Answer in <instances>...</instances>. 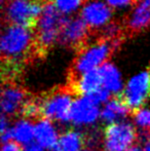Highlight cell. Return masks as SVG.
<instances>
[{"label":"cell","mask_w":150,"mask_h":151,"mask_svg":"<svg viewBox=\"0 0 150 151\" xmlns=\"http://www.w3.org/2000/svg\"><path fill=\"white\" fill-rule=\"evenodd\" d=\"M23 151H45L42 146H40L37 142H31L24 146Z\"/></svg>","instance_id":"cell-24"},{"label":"cell","mask_w":150,"mask_h":151,"mask_svg":"<svg viewBox=\"0 0 150 151\" xmlns=\"http://www.w3.org/2000/svg\"><path fill=\"white\" fill-rule=\"evenodd\" d=\"M126 151H142V148H140L139 146L134 145V146H132V147H131L130 149L126 150Z\"/></svg>","instance_id":"cell-27"},{"label":"cell","mask_w":150,"mask_h":151,"mask_svg":"<svg viewBox=\"0 0 150 151\" xmlns=\"http://www.w3.org/2000/svg\"><path fill=\"white\" fill-rule=\"evenodd\" d=\"M0 48L4 65L19 66L35 48L34 29L8 24L2 32Z\"/></svg>","instance_id":"cell-1"},{"label":"cell","mask_w":150,"mask_h":151,"mask_svg":"<svg viewBox=\"0 0 150 151\" xmlns=\"http://www.w3.org/2000/svg\"><path fill=\"white\" fill-rule=\"evenodd\" d=\"M134 125L143 134H150V108L142 107L134 114Z\"/></svg>","instance_id":"cell-18"},{"label":"cell","mask_w":150,"mask_h":151,"mask_svg":"<svg viewBox=\"0 0 150 151\" xmlns=\"http://www.w3.org/2000/svg\"><path fill=\"white\" fill-rule=\"evenodd\" d=\"M84 139L80 132L69 129L60 138L58 148L62 151H81L83 149Z\"/></svg>","instance_id":"cell-17"},{"label":"cell","mask_w":150,"mask_h":151,"mask_svg":"<svg viewBox=\"0 0 150 151\" xmlns=\"http://www.w3.org/2000/svg\"><path fill=\"white\" fill-rule=\"evenodd\" d=\"M50 1L52 2V4L61 14L66 16L75 12L84 3L85 0H50Z\"/></svg>","instance_id":"cell-19"},{"label":"cell","mask_w":150,"mask_h":151,"mask_svg":"<svg viewBox=\"0 0 150 151\" xmlns=\"http://www.w3.org/2000/svg\"><path fill=\"white\" fill-rule=\"evenodd\" d=\"M110 95L111 93H109L108 91L105 90L104 88H99L98 91H94V93H92L90 95H88V96H90L97 104L100 105V104L107 103V102L110 100Z\"/></svg>","instance_id":"cell-21"},{"label":"cell","mask_w":150,"mask_h":151,"mask_svg":"<svg viewBox=\"0 0 150 151\" xmlns=\"http://www.w3.org/2000/svg\"><path fill=\"white\" fill-rule=\"evenodd\" d=\"M81 151H94L93 149H90V148H83Z\"/></svg>","instance_id":"cell-28"},{"label":"cell","mask_w":150,"mask_h":151,"mask_svg":"<svg viewBox=\"0 0 150 151\" xmlns=\"http://www.w3.org/2000/svg\"><path fill=\"white\" fill-rule=\"evenodd\" d=\"M52 151H62V150H60V149H59V148H58V147H57V148H56V149H54V150H52Z\"/></svg>","instance_id":"cell-29"},{"label":"cell","mask_w":150,"mask_h":151,"mask_svg":"<svg viewBox=\"0 0 150 151\" xmlns=\"http://www.w3.org/2000/svg\"><path fill=\"white\" fill-rule=\"evenodd\" d=\"M45 3V0H7L6 21L10 25H19L35 30Z\"/></svg>","instance_id":"cell-3"},{"label":"cell","mask_w":150,"mask_h":151,"mask_svg":"<svg viewBox=\"0 0 150 151\" xmlns=\"http://www.w3.org/2000/svg\"><path fill=\"white\" fill-rule=\"evenodd\" d=\"M121 38L113 40L101 38L90 45L85 44L79 50L77 57L73 62L71 71L73 81L86 72L98 69L99 66L103 65L113 50L118 47Z\"/></svg>","instance_id":"cell-2"},{"label":"cell","mask_w":150,"mask_h":151,"mask_svg":"<svg viewBox=\"0 0 150 151\" xmlns=\"http://www.w3.org/2000/svg\"><path fill=\"white\" fill-rule=\"evenodd\" d=\"M26 102V95L22 88L14 86H7L3 88L1 95L2 114L6 116L14 115L22 111Z\"/></svg>","instance_id":"cell-11"},{"label":"cell","mask_w":150,"mask_h":151,"mask_svg":"<svg viewBox=\"0 0 150 151\" xmlns=\"http://www.w3.org/2000/svg\"><path fill=\"white\" fill-rule=\"evenodd\" d=\"M142 151H150V139H148L145 142L144 146L142 148Z\"/></svg>","instance_id":"cell-26"},{"label":"cell","mask_w":150,"mask_h":151,"mask_svg":"<svg viewBox=\"0 0 150 151\" xmlns=\"http://www.w3.org/2000/svg\"><path fill=\"white\" fill-rule=\"evenodd\" d=\"M1 151H23L21 145L14 141H7L2 144Z\"/></svg>","instance_id":"cell-23"},{"label":"cell","mask_w":150,"mask_h":151,"mask_svg":"<svg viewBox=\"0 0 150 151\" xmlns=\"http://www.w3.org/2000/svg\"><path fill=\"white\" fill-rule=\"evenodd\" d=\"M90 96H80L74 100L70 113V122L75 127L94 125L101 118V109Z\"/></svg>","instance_id":"cell-7"},{"label":"cell","mask_w":150,"mask_h":151,"mask_svg":"<svg viewBox=\"0 0 150 151\" xmlns=\"http://www.w3.org/2000/svg\"><path fill=\"white\" fill-rule=\"evenodd\" d=\"M137 139L136 127L126 120L108 124L103 133L104 151H126Z\"/></svg>","instance_id":"cell-4"},{"label":"cell","mask_w":150,"mask_h":151,"mask_svg":"<svg viewBox=\"0 0 150 151\" xmlns=\"http://www.w3.org/2000/svg\"><path fill=\"white\" fill-rule=\"evenodd\" d=\"M88 26L82 18H68L61 28L59 42L63 46L81 50L86 44Z\"/></svg>","instance_id":"cell-8"},{"label":"cell","mask_w":150,"mask_h":151,"mask_svg":"<svg viewBox=\"0 0 150 151\" xmlns=\"http://www.w3.org/2000/svg\"><path fill=\"white\" fill-rule=\"evenodd\" d=\"M73 102V96L69 91H56L41 101V114L52 121L61 123L70 122Z\"/></svg>","instance_id":"cell-5"},{"label":"cell","mask_w":150,"mask_h":151,"mask_svg":"<svg viewBox=\"0 0 150 151\" xmlns=\"http://www.w3.org/2000/svg\"><path fill=\"white\" fill-rule=\"evenodd\" d=\"M121 96L131 110L142 108L150 98V70L142 71L130 78Z\"/></svg>","instance_id":"cell-6"},{"label":"cell","mask_w":150,"mask_h":151,"mask_svg":"<svg viewBox=\"0 0 150 151\" xmlns=\"http://www.w3.org/2000/svg\"><path fill=\"white\" fill-rule=\"evenodd\" d=\"M136 0H106L107 4L111 7H124V6H128L130 4L134 3Z\"/></svg>","instance_id":"cell-22"},{"label":"cell","mask_w":150,"mask_h":151,"mask_svg":"<svg viewBox=\"0 0 150 151\" xmlns=\"http://www.w3.org/2000/svg\"><path fill=\"white\" fill-rule=\"evenodd\" d=\"M9 127H10V124H9V121H8L7 116L4 115V114H2L1 120H0V129H1V133L6 132Z\"/></svg>","instance_id":"cell-25"},{"label":"cell","mask_w":150,"mask_h":151,"mask_svg":"<svg viewBox=\"0 0 150 151\" xmlns=\"http://www.w3.org/2000/svg\"><path fill=\"white\" fill-rule=\"evenodd\" d=\"M130 108L122 99L114 98L110 99L104 104L101 109V119L107 124H112L115 122L126 120L128 115Z\"/></svg>","instance_id":"cell-12"},{"label":"cell","mask_w":150,"mask_h":151,"mask_svg":"<svg viewBox=\"0 0 150 151\" xmlns=\"http://www.w3.org/2000/svg\"><path fill=\"white\" fill-rule=\"evenodd\" d=\"M99 71L102 78V86L110 93L118 95L123 91V82L120 72L110 62H105L100 66Z\"/></svg>","instance_id":"cell-13"},{"label":"cell","mask_w":150,"mask_h":151,"mask_svg":"<svg viewBox=\"0 0 150 151\" xmlns=\"http://www.w3.org/2000/svg\"><path fill=\"white\" fill-rule=\"evenodd\" d=\"M10 135H11V141L25 146L34 140L35 124H33L30 118H20L14 121V124L10 127Z\"/></svg>","instance_id":"cell-15"},{"label":"cell","mask_w":150,"mask_h":151,"mask_svg":"<svg viewBox=\"0 0 150 151\" xmlns=\"http://www.w3.org/2000/svg\"><path fill=\"white\" fill-rule=\"evenodd\" d=\"M112 17V12L108 4L94 0L83 6L81 10V18L88 24V28L98 29L108 25Z\"/></svg>","instance_id":"cell-9"},{"label":"cell","mask_w":150,"mask_h":151,"mask_svg":"<svg viewBox=\"0 0 150 151\" xmlns=\"http://www.w3.org/2000/svg\"><path fill=\"white\" fill-rule=\"evenodd\" d=\"M60 134L54 121L48 118H41L35 123V142L45 150H54L58 147Z\"/></svg>","instance_id":"cell-10"},{"label":"cell","mask_w":150,"mask_h":151,"mask_svg":"<svg viewBox=\"0 0 150 151\" xmlns=\"http://www.w3.org/2000/svg\"><path fill=\"white\" fill-rule=\"evenodd\" d=\"M22 112L27 118L35 117L38 114H41V102H38L36 100H29L24 105Z\"/></svg>","instance_id":"cell-20"},{"label":"cell","mask_w":150,"mask_h":151,"mask_svg":"<svg viewBox=\"0 0 150 151\" xmlns=\"http://www.w3.org/2000/svg\"><path fill=\"white\" fill-rule=\"evenodd\" d=\"M150 25V0H141L128 21L130 32H140Z\"/></svg>","instance_id":"cell-14"},{"label":"cell","mask_w":150,"mask_h":151,"mask_svg":"<svg viewBox=\"0 0 150 151\" xmlns=\"http://www.w3.org/2000/svg\"><path fill=\"white\" fill-rule=\"evenodd\" d=\"M102 86V78L98 69L86 72L73 81V88L81 96L90 95Z\"/></svg>","instance_id":"cell-16"}]
</instances>
